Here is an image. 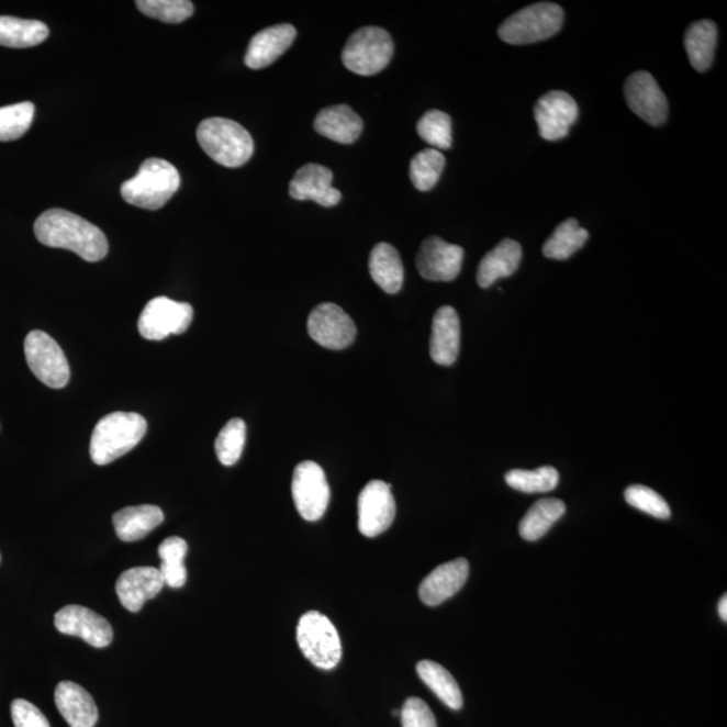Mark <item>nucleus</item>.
Listing matches in <instances>:
<instances>
[{"label":"nucleus","instance_id":"obj_32","mask_svg":"<svg viewBox=\"0 0 727 727\" xmlns=\"http://www.w3.org/2000/svg\"><path fill=\"white\" fill-rule=\"evenodd\" d=\"M444 154L435 148H426L416 154L410 164V178L421 192H427L437 184L445 168Z\"/></svg>","mask_w":727,"mask_h":727},{"label":"nucleus","instance_id":"obj_3","mask_svg":"<svg viewBox=\"0 0 727 727\" xmlns=\"http://www.w3.org/2000/svg\"><path fill=\"white\" fill-rule=\"evenodd\" d=\"M197 141L208 157L224 168H241L254 154L253 136L230 119H205L197 128Z\"/></svg>","mask_w":727,"mask_h":727},{"label":"nucleus","instance_id":"obj_42","mask_svg":"<svg viewBox=\"0 0 727 727\" xmlns=\"http://www.w3.org/2000/svg\"><path fill=\"white\" fill-rule=\"evenodd\" d=\"M160 574H163L165 585L171 589H180L187 583L188 571L184 564H160Z\"/></svg>","mask_w":727,"mask_h":727},{"label":"nucleus","instance_id":"obj_41","mask_svg":"<svg viewBox=\"0 0 727 727\" xmlns=\"http://www.w3.org/2000/svg\"><path fill=\"white\" fill-rule=\"evenodd\" d=\"M159 558L165 564H183L188 553V544L178 536H171L160 544L158 548Z\"/></svg>","mask_w":727,"mask_h":727},{"label":"nucleus","instance_id":"obj_2","mask_svg":"<svg viewBox=\"0 0 727 727\" xmlns=\"http://www.w3.org/2000/svg\"><path fill=\"white\" fill-rule=\"evenodd\" d=\"M181 187L180 172L168 160L146 159L138 175L122 184L123 200L141 210L158 211Z\"/></svg>","mask_w":727,"mask_h":727},{"label":"nucleus","instance_id":"obj_15","mask_svg":"<svg viewBox=\"0 0 727 727\" xmlns=\"http://www.w3.org/2000/svg\"><path fill=\"white\" fill-rule=\"evenodd\" d=\"M55 625L61 634L81 637L94 648L109 647L113 640V629L109 619L85 606L63 607L56 613Z\"/></svg>","mask_w":727,"mask_h":727},{"label":"nucleus","instance_id":"obj_1","mask_svg":"<svg viewBox=\"0 0 727 727\" xmlns=\"http://www.w3.org/2000/svg\"><path fill=\"white\" fill-rule=\"evenodd\" d=\"M34 234L41 244L64 248L86 261L103 260L109 254V241L99 226L65 210H49L34 224Z\"/></svg>","mask_w":727,"mask_h":727},{"label":"nucleus","instance_id":"obj_36","mask_svg":"<svg viewBox=\"0 0 727 727\" xmlns=\"http://www.w3.org/2000/svg\"><path fill=\"white\" fill-rule=\"evenodd\" d=\"M416 131L435 150H448L451 147V118L448 113L438 110L426 112L421 118Z\"/></svg>","mask_w":727,"mask_h":727},{"label":"nucleus","instance_id":"obj_30","mask_svg":"<svg viewBox=\"0 0 727 727\" xmlns=\"http://www.w3.org/2000/svg\"><path fill=\"white\" fill-rule=\"evenodd\" d=\"M566 505L562 500L558 499H544L536 502L532 508L528 510L526 516L521 522L522 538L528 541L539 540L550 532V528L556 524L560 517L564 515Z\"/></svg>","mask_w":727,"mask_h":727},{"label":"nucleus","instance_id":"obj_11","mask_svg":"<svg viewBox=\"0 0 727 727\" xmlns=\"http://www.w3.org/2000/svg\"><path fill=\"white\" fill-rule=\"evenodd\" d=\"M307 332L321 347L332 350L348 348L357 335L354 320L335 303H321L310 313Z\"/></svg>","mask_w":727,"mask_h":727},{"label":"nucleus","instance_id":"obj_28","mask_svg":"<svg viewBox=\"0 0 727 727\" xmlns=\"http://www.w3.org/2000/svg\"><path fill=\"white\" fill-rule=\"evenodd\" d=\"M49 37V27L44 22L0 16V45L25 49L43 44Z\"/></svg>","mask_w":727,"mask_h":727},{"label":"nucleus","instance_id":"obj_17","mask_svg":"<svg viewBox=\"0 0 727 727\" xmlns=\"http://www.w3.org/2000/svg\"><path fill=\"white\" fill-rule=\"evenodd\" d=\"M333 172L325 166L307 164L295 172L290 182V195L294 200L317 202L321 206H336L342 201L339 190L332 187Z\"/></svg>","mask_w":727,"mask_h":727},{"label":"nucleus","instance_id":"obj_19","mask_svg":"<svg viewBox=\"0 0 727 727\" xmlns=\"http://www.w3.org/2000/svg\"><path fill=\"white\" fill-rule=\"evenodd\" d=\"M469 577V563L465 558L440 564L421 583V600L428 606H437L460 592Z\"/></svg>","mask_w":727,"mask_h":727},{"label":"nucleus","instance_id":"obj_27","mask_svg":"<svg viewBox=\"0 0 727 727\" xmlns=\"http://www.w3.org/2000/svg\"><path fill=\"white\" fill-rule=\"evenodd\" d=\"M717 40L718 29L713 21H698L687 29L684 46L695 70L706 71L712 67Z\"/></svg>","mask_w":727,"mask_h":727},{"label":"nucleus","instance_id":"obj_24","mask_svg":"<svg viewBox=\"0 0 727 727\" xmlns=\"http://www.w3.org/2000/svg\"><path fill=\"white\" fill-rule=\"evenodd\" d=\"M164 521V512L157 505L127 506L112 516L118 538L123 541L146 538Z\"/></svg>","mask_w":727,"mask_h":727},{"label":"nucleus","instance_id":"obj_26","mask_svg":"<svg viewBox=\"0 0 727 727\" xmlns=\"http://www.w3.org/2000/svg\"><path fill=\"white\" fill-rule=\"evenodd\" d=\"M369 272L374 283L385 293L396 294L404 280L401 255L389 243H379L369 256Z\"/></svg>","mask_w":727,"mask_h":727},{"label":"nucleus","instance_id":"obj_39","mask_svg":"<svg viewBox=\"0 0 727 727\" xmlns=\"http://www.w3.org/2000/svg\"><path fill=\"white\" fill-rule=\"evenodd\" d=\"M403 727H437L430 707L420 698H409L401 711Z\"/></svg>","mask_w":727,"mask_h":727},{"label":"nucleus","instance_id":"obj_40","mask_svg":"<svg viewBox=\"0 0 727 727\" xmlns=\"http://www.w3.org/2000/svg\"><path fill=\"white\" fill-rule=\"evenodd\" d=\"M11 717L15 727H51L44 713L25 700L11 703Z\"/></svg>","mask_w":727,"mask_h":727},{"label":"nucleus","instance_id":"obj_29","mask_svg":"<svg viewBox=\"0 0 727 727\" xmlns=\"http://www.w3.org/2000/svg\"><path fill=\"white\" fill-rule=\"evenodd\" d=\"M416 672L439 701H443L451 711H460L463 705L460 685L445 667L432 660H423L416 666Z\"/></svg>","mask_w":727,"mask_h":727},{"label":"nucleus","instance_id":"obj_9","mask_svg":"<svg viewBox=\"0 0 727 727\" xmlns=\"http://www.w3.org/2000/svg\"><path fill=\"white\" fill-rule=\"evenodd\" d=\"M193 307L166 297L154 298L147 303L138 321L141 336L160 342L171 335H182L193 321Z\"/></svg>","mask_w":727,"mask_h":727},{"label":"nucleus","instance_id":"obj_10","mask_svg":"<svg viewBox=\"0 0 727 727\" xmlns=\"http://www.w3.org/2000/svg\"><path fill=\"white\" fill-rule=\"evenodd\" d=\"M291 491L297 511L305 521L317 522L325 515L331 502V488L318 463L305 461L298 465Z\"/></svg>","mask_w":727,"mask_h":727},{"label":"nucleus","instance_id":"obj_22","mask_svg":"<svg viewBox=\"0 0 727 727\" xmlns=\"http://www.w3.org/2000/svg\"><path fill=\"white\" fill-rule=\"evenodd\" d=\"M56 706L70 727H94L99 711L92 695L74 682H61L56 687Z\"/></svg>","mask_w":727,"mask_h":727},{"label":"nucleus","instance_id":"obj_16","mask_svg":"<svg viewBox=\"0 0 727 727\" xmlns=\"http://www.w3.org/2000/svg\"><path fill=\"white\" fill-rule=\"evenodd\" d=\"M534 113L541 138L553 142L568 136L580 111L569 93L551 91L538 100Z\"/></svg>","mask_w":727,"mask_h":727},{"label":"nucleus","instance_id":"obj_18","mask_svg":"<svg viewBox=\"0 0 727 727\" xmlns=\"http://www.w3.org/2000/svg\"><path fill=\"white\" fill-rule=\"evenodd\" d=\"M165 586L163 574L155 568H133L116 582V594L127 611L139 612L148 600L157 597Z\"/></svg>","mask_w":727,"mask_h":727},{"label":"nucleus","instance_id":"obj_21","mask_svg":"<svg viewBox=\"0 0 727 727\" xmlns=\"http://www.w3.org/2000/svg\"><path fill=\"white\" fill-rule=\"evenodd\" d=\"M295 37V27L288 23L261 30L249 43L244 63L249 69H264L288 52Z\"/></svg>","mask_w":727,"mask_h":727},{"label":"nucleus","instance_id":"obj_34","mask_svg":"<svg viewBox=\"0 0 727 727\" xmlns=\"http://www.w3.org/2000/svg\"><path fill=\"white\" fill-rule=\"evenodd\" d=\"M247 426L241 418L231 420L220 432L214 444L219 461L225 467H232L241 460L246 445Z\"/></svg>","mask_w":727,"mask_h":727},{"label":"nucleus","instance_id":"obj_31","mask_svg":"<svg viewBox=\"0 0 727 727\" xmlns=\"http://www.w3.org/2000/svg\"><path fill=\"white\" fill-rule=\"evenodd\" d=\"M588 238L589 232L581 228L575 219L566 220L545 243L544 255L548 259H569L578 249L585 246Z\"/></svg>","mask_w":727,"mask_h":727},{"label":"nucleus","instance_id":"obj_37","mask_svg":"<svg viewBox=\"0 0 727 727\" xmlns=\"http://www.w3.org/2000/svg\"><path fill=\"white\" fill-rule=\"evenodd\" d=\"M141 13L165 23H181L193 15V3L188 0H138Z\"/></svg>","mask_w":727,"mask_h":727},{"label":"nucleus","instance_id":"obj_25","mask_svg":"<svg viewBox=\"0 0 727 727\" xmlns=\"http://www.w3.org/2000/svg\"><path fill=\"white\" fill-rule=\"evenodd\" d=\"M522 247L511 238H504L496 248L482 258L477 271V282L480 288L488 289L500 278H508L514 273L522 261Z\"/></svg>","mask_w":727,"mask_h":727},{"label":"nucleus","instance_id":"obj_43","mask_svg":"<svg viewBox=\"0 0 727 727\" xmlns=\"http://www.w3.org/2000/svg\"><path fill=\"white\" fill-rule=\"evenodd\" d=\"M718 612H719L720 618H723L724 622H727V597H726V594L719 601Z\"/></svg>","mask_w":727,"mask_h":727},{"label":"nucleus","instance_id":"obj_5","mask_svg":"<svg viewBox=\"0 0 727 727\" xmlns=\"http://www.w3.org/2000/svg\"><path fill=\"white\" fill-rule=\"evenodd\" d=\"M564 11L556 3H535L506 18L499 27V37L506 44L540 43L556 35L563 25Z\"/></svg>","mask_w":727,"mask_h":727},{"label":"nucleus","instance_id":"obj_38","mask_svg":"<svg viewBox=\"0 0 727 727\" xmlns=\"http://www.w3.org/2000/svg\"><path fill=\"white\" fill-rule=\"evenodd\" d=\"M624 496L629 505L635 506L636 510L644 512V514L663 518V521L671 517L669 503L658 492L651 490V488L631 485L625 491Z\"/></svg>","mask_w":727,"mask_h":727},{"label":"nucleus","instance_id":"obj_4","mask_svg":"<svg viewBox=\"0 0 727 727\" xmlns=\"http://www.w3.org/2000/svg\"><path fill=\"white\" fill-rule=\"evenodd\" d=\"M147 432V422L135 413H113L101 420L91 437L92 461L109 465L116 461L141 443Z\"/></svg>","mask_w":727,"mask_h":727},{"label":"nucleus","instance_id":"obj_23","mask_svg":"<svg viewBox=\"0 0 727 727\" xmlns=\"http://www.w3.org/2000/svg\"><path fill=\"white\" fill-rule=\"evenodd\" d=\"M362 127L361 118L345 104L327 107L320 111L314 121V128L318 134L343 145H351L359 139Z\"/></svg>","mask_w":727,"mask_h":727},{"label":"nucleus","instance_id":"obj_6","mask_svg":"<svg viewBox=\"0 0 727 727\" xmlns=\"http://www.w3.org/2000/svg\"><path fill=\"white\" fill-rule=\"evenodd\" d=\"M297 641L305 658L321 670H333L343 658L338 631L320 612H307L298 623Z\"/></svg>","mask_w":727,"mask_h":727},{"label":"nucleus","instance_id":"obj_33","mask_svg":"<svg viewBox=\"0 0 727 727\" xmlns=\"http://www.w3.org/2000/svg\"><path fill=\"white\" fill-rule=\"evenodd\" d=\"M506 484L523 493H546L556 490L559 473L556 468L544 467L536 470L514 469L505 474Z\"/></svg>","mask_w":727,"mask_h":727},{"label":"nucleus","instance_id":"obj_20","mask_svg":"<svg viewBox=\"0 0 727 727\" xmlns=\"http://www.w3.org/2000/svg\"><path fill=\"white\" fill-rule=\"evenodd\" d=\"M461 324L455 309L443 306L434 315L430 356L438 366H452L460 355Z\"/></svg>","mask_w":727,"mask_h":727},{"label":"nucleus","instance_id":"obj_8","mask_svg":"<svg viewBox=\"0 0 727 727\" xmlns=\"http://www.w3.org/2000/svg\"><path fill=\"white\" fill-rule=\"evenodd\" d=\"M27 366L34 377L51 389H64L70 379V368L59 345L43 331L30 332L25 339Z\"/></svg>","mask_w":727,"mask_h":727},{"label":"nucleus","instance_id":"obj_14","mask_svg":"<svg viewBox=\"0 0 727 727\" xmlns=\"http://www.w3.org/2000/svg\"><path fill=\"white\" fill-rule=\"evenodd\" d=\"M463 248L445 242L438 236L427 237L423 242L418 256H416V267L421 276L433 282H451L460 276Z\"/></svg>","mask_w":727,"mask_h":727},{"label":"nucleus","instance_id":"obj_13","mask_svg":"<svg viewBox=\"0 0 727 727\" xmlns=\"http://www.w3.org/2000/svg\"><path fill=\"white\" fill-rule=\"evenodd\" d=\"M629 109L651 126H660L669 116V101L658 81L648 71H636L624 87Z\"/></svg>","mask_w":727,"mask_h":727},{"label":"nucleus","instance_id":"obj_35","mask_svg":"<svg viewBox=\"0 0 727 727\" xmlns=\"http://www.w3.org/2000/svg\"><path fill=\"white\" fill-rule=\"evenodd\" d=\"M35 107L30 101H23L0 109V142H11L22 138L32 126Z\"/></svg>","mask_w":727,"mask_h":727},{"label":"nucleus","instance_id":"obj_12","mask_svg":"<svg viewBox=\"0 0 727 727\" xmlns=\"http://www.w3.org/2000/svg\"><path fill=\"white\" fill-rule=\"evenodd\" d=\"M396 515V503L391 485L384 481L368 482L359 496V529L367 538H374L391 527Z\"/></svg>","mask_w":727,"mask_h":727},{"label":"nucleus","instance_id":"obj_7","mask_svg":"<svg viewBox=\"0 0 727 727\" xmlns=\"http://www.w3.org/2000/svg\"><path fill=\"white\" fill-rule=\"evenodd\" d=\"M393 56V41L384 29L367 26L350 35L343 51L345 68L360 76L385 69Z\"/></svg>","mask_w":727,"mask_h":727}]
</instances>
